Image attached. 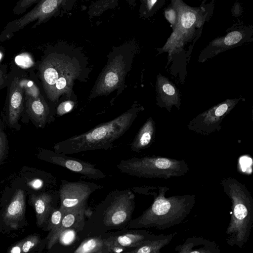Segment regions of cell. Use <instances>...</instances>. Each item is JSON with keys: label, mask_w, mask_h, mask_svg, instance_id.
Segmentation results:
<instances>
[{"label": "cell", "mask_w": 253, "mask_h": 253, "mask_svg": "<svg viewBox=\"0 0 253 253\" xmlns=\"http://www.w3.org/2000/svg\"><path fill=\"white\" fill-rule=\"evenodd\" d=\"M39 159L47 162L66 168L70 170L92 179H100L106 177L100 169L88 162L69 157L66 154L48 150L42 151Z\"/></svg>", "instance_id": "obj_11"}, {"label": "cell", "mask_w": 253, "mask_h": 253, "mask_svg": "<svg viewBox=\"0 0 253 253\" xmlns=\"http://www.w3.org/2000/svg\"><path fill=\"white\" fill-rule=\"evenodd\" d=\"M24 90L18 78H15L11 84L8 104L7 120L10 127L17 124L23 110Z\"/></svg>", "instance_id": "obj_17"}, {"label": "cell", "mask_w": 253, "mask_h": 253, "mask_svg": "<svg viewBox=\"0 0 253 253\" xmlns=\"http://www.w3.org/2000/svg\"><path fill=\"white\" fill-rule=\"evenodd\" d=\"M177 234L175 232L168 234L155 235L138 246L130 249L127 253H161V250L167 246Z\"/></svg>", "instance_id": "obj_21"}, {"label": "cell", "mask_w": 253, "mask_h": 253, "mask_svg": "<svg viewBox=\"0 0 253 253\" xmlns=\"http://www.w3.org/2000/svg\"><path fill=\"white\" fill-rule=\"evenodd\" d=\"M30 202L34 208L37 225L43 228L46 225L52 211L58 207L59 196L58 190L50 189L30 197Z\"/></svg>", "instance_id": "obj_14"}, {"label": "cell", "mask_w": 253, "mask_h": 253, "mask_svg": "<svg viewBox=\"0 0 253 253\" xmlns=\"http://www.w3.org/2000/svg\"><path fill=\"white\" fill-rule=\"evenodd\" d=\"M102 188V185L92 182L62 180L58 190L59 206L65 211L86 204L90 195Z\"/></svg>", "instance_id": "obj_10"}, {"label": "cell", "mask_w": 253, "mask_h": 253, "mask_svg": "<svg viewBox=\"0 0 253 253\" xmlns=\"http://www.w3.org/2000/svg\"><path fill=\"white\" fill-rule=\"evenodd\" d=\"M151 206L138 217L131 219L128 229L154 227L164 230L183 222L190 214L196 202L194 194L165 196L169 188L166 186H157Z\"/></svg>", "instance_id": "obj_4"}, {"label": "cell", "mask_w": 253, "mask_h": 253, "mask_svg": "<svg viewBox=\"0 0 253 253\" xmlns=\"http://www.w3.org/2000/svg\"><path fill=\"white\" fill-rule=\"evenodd\" d=\"M135 206V195L129 188L109 193L85 220L80 239L102 234L111 230L128 229Z\"/></svg>", "instance_id": "obj_2"}, {"label": "cell", "mask_w": 253, "mask_h": 253, "mask_svg": "<svg viewBox=\"0 0 253 253\" xmlns=\"http://www.w3.org/2000/svg\"><path fill=\"white\" fill-rule=\"evenodd\" d=\"M65 211L59 206L51 213L47 222L43 229L44 231H51L60 224Z\"/></svg>", "instance_id": "obj_24"}, {"label": "cell", "mask_w": 253, "mask_h": 253, "mask_svg": "<svg viewBox=\"0 0 253 253\" xmlns=\"http://www.w3.org/2000/svg\"><path fill=\"white\" fill-rule=\"evenodd\" d=\"M253 26L244 23H236L228 29L225 35L211 41L201 52L199 60L208 58L245 43L253 41Z\"/></svg>", "instance_id": "obj_9"}, {"label": "cell", "mask_w": 253, "mask_h": 253, "mask_svg": "<svg viewBox=\"0 0 253 253\" xmlns=\"http://www.w3.org/2000/svg\"><path fill=\"white\" fill-rule=\"evenodd\" d=\"M25 192L18 189L14 193L3 212V220L5 224L13 229L18 228L25 217Z\"/></svg>", "instance_id": "obj_16"}, {"label": "cell", "mask_w": 253, "mask_h": 253, "mask_svg": "<svg viewBox=\"0 0 253 253\" xmlns=\"http://www.w3.org/2000/svg\"><path fill=\"white\" fill-rule=\"evenodd\" d=\"M7 148L8 145L6 136L0 123V165L6 155Z\"/></svg>", "instance_id": "obj_29"}, {"label": "cell", "mask_w": 253, "mask_h": 253, "mask_svg": "<svg viewBox=\"0 0 253 253\" xmlns=\"http://www.w3.org/2000/svg\"><path fill=\"white\" fill-rule=\"evenodd\" d=\"M42 242L38 234L31 235L21 241V253H28L35 249Z\"/></svg>", "instance_id": "obj_25"}, {"label": "cell", "mask_w": 253, "mask_h": 253, "mask_svg": "<svg viewBox=\"0 0 253 253\" xmlns=\"http://www.w3.org/2000/svg\"><path fill=\"white\" fill-rule=\"evenodd\" d=\"M57 5L56 0H46L41 6V11L43 13H50L56 8Z\"/></svg>", "instance_id": "obj_31"}, {"label": "cell", "mask_w": 253, "mask_h": 253, "mask_svg": "<svg viewBox=\"0 0 253 253\" xmlns=\"http://www.w3.org/2000/svg\"><path fill=\"white\" fill-rule=\"evenodd\" d=\"M77 102L71 100H65L61 102L56 108V114L60 116L70 112Z\"/></svg>", "instance_id": "obj_27"}, {"label": "cell", "mask_w": 253, "mask_h": 253, "mask_svg": "<svg viewBox=\"0 0 253 253\" xmlns=\"http://www.w3.org/2000/svg\"><path fill=\"white\" fill-rule=\"evenodd\" d=\"M174 251L179 253H220L219 246L214 241L201 237L187 238L181 244L177 245Z\"/></svg>", "instance_id": "obj_20"}, {"label": "cell", "mask_w": 253, "mask_h": 253, "mask_svg": "<svg viewBox=\"0 0 253 253\" xmlns=\"http://www.w3.org/2000/svg\"><path fill=\"white\" fill-rule=\"evenodd\" d=\"M143 110L142 106L135 103L110 121L100 124L86 132L56 143L53 147L54 151L72 154L91 150H108L116 140L130 128L139 112Z\"/></svg>", "instance_id": "obj_3"}, {"label": "cell", "mask_w": 253, "mask_h": 253, "mask_svg": "<svg viewBox=\"0 0 253 253\" xmlns=\"http://www.w3.org/2000/svg\"><path fill=\"white\" fill-rule=\"evenodd\" d=\"M240 98L228 99L200 114L189 124V129L207 134L217 129L223 118L230 112Z\"/></svg>", "instance_id": "obj_12"}, {"label": "cell", "mask_w": 253, "mask_h": 253, "mask_svg": "<svg viewBox=\"0 0 253 253\" xmlns=\"http://www.w3.org/2000/svg\"><path fill=\"white\" fill-rule=\"evenodd\" d=\"M87 211L86 204L66 210L60 224L50 231L45 239L47 249L57 243L63 232L69 230L77 233L81 232L84 227Z\"/></svg>", "instance_id": "obj_13"}, {"label": "cell", "mask_w": 253, "mask_h": 253, "mask_svg": "<svg viewBox=\"0 0 253 253\" xmlns=\"http://www.w3.org/2000/svg\"><path fill=\"white\" fill-rule=\"evenodd\" d=\"M164 15L170 24L172 30L174 29L177 23L178 15L176 10L171 4L165 9Z\"/></svg>", "instance_id": "obj_26"}, {"label": "cell", "mask_w": 253, "mask_h": 253, "mask_svg": "<svg viewBox=\"0 0 253 253\" xmlns=\"http://www.w3.org/2000/svg\"><path fill=\"white\" fill-rule=\"evenodd\" d=\"M103 238V237H102ZM109 253H127L128 249L118 244L107 241L103 239Z\"/></svg>", "instance_id": "obj_30"}, {"label": "cell", "mask_w": 253, "mask_h": 253, "mask_svg": "<svg viewBox=\"0 0 253 253\" xmlns=\"http://www.w3.org/2000/svg\"><path fill=\"white\" fill-rule=\"evenodd\" d=\"M155 133V123L150 117L139 129L130 144V149L139 152L150 147L154 140Z\"/></svg>", "instance_id": "obj_22"}, {"label": "cell", "mask_w": 253, "mask_h": 253, "mask_svg": "<svg viewBox=\"0 0 253 253\" xmlns=\"http://www.w3.org/2000/svg\"><path fill=\"white\" fill-rule=\"evenodd\" d=\"M133 55L125 53L111 55L98 75L88 96L90 101L107 96L117 90L118 96L125 89L126 78L131 70Z\"/></svg>", "instance_id": "obj_8"}, {"label": "cell", "mask_w": 253, "mask_h": 253, "mask_svg": "<svg viewBox=\"0 0 253 253\" xmlns=\"http://www.w3.org/2000/svg\"><path fill=\"white\" fill-rule=\"evenodd\" d=\"M170 4L177 12L176 27L164 45L160 48V53L167 52L171 56L179 53L188 43L193 44L201 37L203 27L213 14L215 0L199 6H191L183 0H170Z\"/></svg>", "instance_id": "obj_6"}, {"label": "cell", "mask_w": 253, "mask_h": 253, "mask_svg": "<svg viewBox=\"0 0 253 253\" xmlns=\"http://www.w3.org/2000/svg\"><path fill=\"white\" fill-rule=\"evenodd\" d=\"M25 107L30 118L40 127H43L50 113L49 105L41 95H27Z\"/></svg>", "instance_id": "obj_18"}, {"label": "cell", "mask_w": 253, "mask_h": 253, "mask_svg": "<svg viewBox=\"0 0 253 253\" xmlns=\"http://www.w3.org/2000/svg\"><path fill=\"white\" fill-rule=\"evenodd\" d=\"M9 253H21V241L12 246L8 251Z\"/></svg>", "instance_id": "obj_33"}, {"label": "cell", "mask_w": 253, "mask_h": 253, "mask_svg": "<svg viewBox=\"0 0 253 253\" xmlns=\"http://www.w3.org/2000/svg\"><path fill=\"white\" fill-rule=\"evenodd\" d=\"M122 173L140 178L169 179L185 175L190 168L186 161L159 156L133 157L117 165Z\"/></svg>", "instance_id": "obj_7"}, {"label": "cell", "mask_w": 253, "mask_h": 253, "mask_svg": "<svg viewBox=\"0 0 253 253\" xmlns=\"http://www.w3.org/2000/svg\"><path fill=\"white\" fill-rule=\"evenodd\" d=\"M158 105L170 109L180 103L179 93L175 86L167 78L158 76L156 83Z\"/></svg>", "instance_id": "obj_19"}, {"label": "cell", "mask_w": 253, "mask_h": 253, "mask_svg": "<svg viewBox=\"0 0 253 253\" xmlns=\"http://www.w3.org/2000/svg\"><path fill=\"white\" fill-rule=\"evenodd\" d=\"M82 240L74 253H109L101 235L88 236Z\"/></svg>", "instance_id": "obj_23"}, {"label": "cell", "mask_w": 253, "mask_h": 253, "mask_svg": "<svg viewBox=\"0 0 253 253\" xmlns=\"http://www.w3.org/2000/svg\"><path fill=\"white\" fill-rule=\"evenodd\" d=\"M100 235L104 240L118 244L129 250L153 238L155 235L148 230L137 228L109 231Z\"/></svg>", "instance_id": "obj_15"}, {"label": "cell", "mask_w": 253, "mask_h": 253, "mask_svg": "<svg viewBox=\"0 0 253 253\" xmlns=\"http://www.w3.org/2000/svg\"><path fill=\"white\" fill-rule=\"evenodd\" d=\"M168 0H146L147 11L153 14L161 9Z\"/></svg>", "instance_id": "obj_28"}, {"label": "cell", "mask_w": 253, "mask_h": 253, "mask_svg": "<svg viewBox=\"0 0 253 253\" xmlns=\"http://www.w3.org/2000/svg\"><path fill=\"white\" fill-rule=\"evenodd\" d=\"M219 183L231 204L229 223L225 232L226 242L242 249L253 227V198L246 186L234 177L223 178Z\"/></svg>", "instance_id": "obj_5"}, {"label": "cell", "mask_w": 253, "mask_h": 253, "mask_svg": "<svg viewBox=\"0 0 253 253\" xmlns=\"http://www.w3.org/2000/svg\"><path fill=\"white\" fill-rule=\"evenodd\" d=\"M207 0H203L202 3H205Z\"/></svg>", "instance_id": "obj_34"}, {"label": "cell", "mask_w": 253, "mask_h": 253, "mask_svg": "<svg viewBox=\"0 0 253 253\" xmlns=\"http://www.w3.org/2000/svg\"><path fill=\"white\" fill-rule=\"evenodd\" d=\"M92 70L85 57L74 53L50 54L39 67L45 93L55 103L61 98L77 102L74 86L77 82H86Z\"/></svg>", "instance_id": "obj_1"}, {"label": "cell", "mask_w": 253, "mask_h": 253, "mask_svg": "<svg viewBox=\"0 0 253 253\" xmlns=\"http://www.w3.org/2000/svg\"><path fill=\"white\" fill-rule=\"evenodd\" d=\"M30 184L34 189H40L44 185V182L40 178H37L30 182Z\"/></svg>", "instance_id": "obj_32"}]
</instances>
